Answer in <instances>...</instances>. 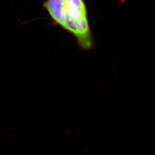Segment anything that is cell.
Here are the masks:
<instances>
[{
  "instance_id": "6da1fadb",
  "label": "cell",
  "mask_w": 155,
  "mask_h": 155,
  "mask_svg": "<svg viewBox=\"0 0 155 155\" xmlns=\"http://www.w3.org/2000/svg\"><path fill=\"white\" fill-rule=\"evenodd\" d=\"M44 6L54 22L72 35L82 51L94 48L84 0H46Z\"/></svg>"
}]
</instances>
